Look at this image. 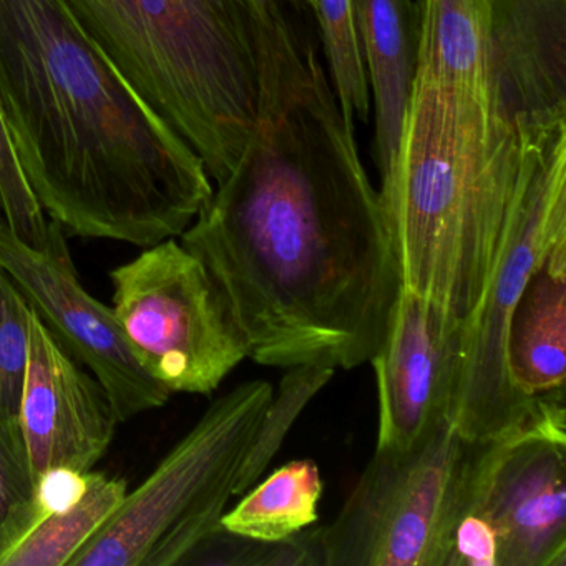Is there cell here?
<instances>
[{"label": "cell", "mask_w": 566, "mask_h": 566, "mask_svg": "<svg viewBox=\"0 0 566 566\" xmlns=\"http://www.w3.org/2000/svg\"><path fill=\"white\" fill-rule=\"evenodd\" d=\"M314 19L319 25L329 81L340 114L350 130L354 120L367 124L370 91L359 35V0H314Z\"/></svg>", "instance_id": "18"}, {"label": "cell", "mask_w": 566, "mask_h": 566, "mask_svg": "<svg viewBox=\"0 0 566 566\" xmlns=\"http://www.w3.org/2000/svg\"><path fill=\"white\" fill-rule=\"evenodd\" d=\"M254 28L258 64L303 51L313 41L314 0H244Z\"/></svg>", "instance_id": "23"}, {"label": "cell", "mask_w": 566, "mask_h": 566, "mask_svg": "<svg viewBox=\"0 0 566 566\" xmlns=\"http://www.w3.org/2000/svg\"><path fill=\"white\" fill-rule=\"evenodd\" d=\"M323 480L314 460H293L271 473L231 512L221 525L238 535L281 542L310 528L319 520Z\"/></svg>", "instance_id": "16"}, {"label": "cell", "mask_w": 566, "mask_h": 566, "mask_svg": "<svg viewBox=\"0 0 566 566\" xmlns=\"http://www.w3.org/2000/svg\"><path fill=\"white\" fill-rule=\"evenodd\" d=\"M459 331L400 290L386 339L373 359L379 406L376 450L410 452L450 422Z\"/></svg>", "instance_id": "11"}, {"label": "cell", "mask_w": 566, "mask_h": 566, "mask_svg": "<svg viewBox=\"0 0 566 566\" xmlns=\"http://www.w3.org/2000/svg\"><path fill=\"white\" fill-rule=\"evenodd\" d=\"M314 42L258 92L256 124L180 243L217 284L248 357L356 369L386 339L399 297L379 191Z\"/></svg>", "instance_id": "1"}, {"label": "cell", "mask_w": 566, "mask_h": 566, "mask_svg": "<svg viewBox=\"0 0 566 566\" xmlns=\"http://www.w3.org/2000/svg\"><path fill=\"white\" fill-rule=\"evenodd\" d=\"M118 423L101 380L65 350L32 311L19 429L34 482L52 467L94 470L111 449Z\"/></svg>", "instance_id": "12"}, {"label": "cell", "mask_w": 566, "mask_h": 566, "mask_svg": "<svg viewBox=\"0 0 566 566\" xmlns=\"http://www.w3.org/2000/svg\"><path fill=\"white\" fill-rule=\"evenodd\" d=\"M563 125L413 81L380 203L402 290L439 311L460 344L505 260L539 151Z\"/></svg>", "instance_id": "3"}, {"label": "cell", "mask_w": 566, "mask_h": 566, "mask_svg": "<svg viewBox=\"0 0 566 566\" xmlns=\"http://www.w3.org/2000/svg\"><path fill=\"white\" fill-rule=\"evenodd\" d=\"M138 97L220 184L258 115L254 28L244 0H65Z\"/></svg>", "instance_id": "4"}, {"label": "cell", "mask_w": 566, "mask_h": 566, "mask_svg": "<svg viewBox=\"0 0 566 566\" xmlns=\"http://www.w3.org/2000/svg\"><path fill=\"white\" fill-rule=\"evenodd\" d=\"M0 210H2L6 227L25 247L49 256H71L64 230L49 220L25 181L2 115H0Z\"/></svg>", "instance_id": "21"}, {"label": "cell", "mask_w": 566, "mask_h": 566, "mask_svg": "<svg viewBox=\"0 0 566 566\" xmlns=\"http://www.w3.org/2000/svg\"><path fill=\"white\" fill-rule=\"evenodd\" d=\"M127 493V480L91 470L87 492L78 503L42 520L0 566H69L78 549L117 512Z\"/></svg>", "instance_id": "17"}, {"label": "cell", "mask_w": 566, "mask_h": 566, "mask_svg": "<svg viewBox=\"0 0 566 566\" xmlns=\"http://www.w3.org/2000/svg\"><path fill=\"white\" fill-rule=\"evenodd\" d=\"M417 12L416 82L500 105L492 87L495 0H419Z\"/></svg>", "instance_id": "14"}, {"label": "cell", "mask_w": 566, "mask_h": 566, "mask_svg": "<svg viewBox=\"0 0 566 566\" xmlns=\"http://www.w3.org/2000/svg\"><path fill=\"white\" fill-rule=\"evenodd\" d=\"M180 566H324L319 526L281 542H263L220 525L185 555Z\"/></svg>", "instance_id": "20"}, {"label": "cell", "mask_w": 566, "mask_h": 566, "mask_svg": "<svg viewBox=\"0 0 566 566\" xmlns=\"http://www.w3.org/2000/svg\"><path fill=\"white\" fill-rule=\"evenodd\" d=\"M31 316L32 307L0 268V422L8 426L19 427L31 346Z\"/></svg>", "instance_id": "22"}, {"label": "cell", "mask_w": 566, "mask_h": 566, "mask_svg": "<svg viewBox=\"0 0 566 566\" xmlns=\"http://www.w3.org/2000/svg\"><path fill=\"white\" fill-rule=\"evenodd\" d=\"M333 376L334 369L329 367L297 366L287 369L286 376L281 379L277 392H273L264 410L243 475L237 486V495L247 493L251 486L256 485L258 480L270 467L271 460L283 447L284 439L297 417L317 396V392L329 384Z\"/></svg>", "instance_id": "19"}, {"label": "cell", "mask_w": 566, "mask_h": 566, "mask_svg": "<svg viewBox=\"0 0 566 566\" xmlns=\"http://www.w3.org/2000/svg\"><path fill=\"white\" fill-rule=\"evenodd\" d=\"M559 243H566V125L539 151L505 260L460 344L450 423L470 442L506 432L532 409L510 379L506 331L530 274Z\"/></svg>", "instance_id": "8"}, {"label": "cell", "mask_w": 566, "mask_h": 566, "mask_svg": "<svg viewBox=\"0 0 566 566\" xmlns=\"http://www.w3.org/2000/svg\"><path fill=\"white\" fill-rule=\"evenodd\" d=\"M34 483L21 429L0 422V532L31 499Z\"/></svg>", "instance_id": "24"}, {"label": "cell", "mask_w": 566, "mask_h": 566, "mask_svg": "<svg viewBox=\"0 0 566 566\" xmlns=\"http://www.w3.org/2000/svg\"><path fill=\"white\" fill-rule=\"evenodd\" d=\"M472 442L443 422L419 449L374 452L336 518L324 566H447Z\"/></svg>", "instance_id": "6"}, {"label": "cell", "mask_w": 566, "mask_h": 566, "mask_svg": "<svg viewBox=\"0 0 566 566\" xmlns=\"http://www.w3.org/2000/svg\"><path fill=\"white\" fill-rule=\"evenodd\" d=\"M0 115L65 234L180 238L213 193L197 151L127 84L65 0H0Z\"/></svg>", "instance_id": "2"}, {"label": "cell", "mask_w": 566, "mask_h": 566, "mask_svg": "<svg viewBox=\"0 0 566 566\" xmlns=\"http://www.w3.org/2000/svg\"><path fill=\"white\" fill-rule=\"evenodd\" d=\"M2 223H4V218H2V210H0V224H2Z\"/></svg>", "instance_id": "25"}, {"label": "cell", "mask_w": 566, "mask_h": 566, "mask_svg": "<svg viewBox=\"0 0 566 566\" xmlns=\"http://www.w3.org/2000/svg\"><path fill=\"white\" fill-rule=\"evenodd\" d=\"M273 392L251 380L214 400L69 566H180L221 525Z\"/></svg>", "instance_id": "5"}, {"label": "cell", "mask_w": 566, "mask_h": 566, "mask_svg": "<svg viewBox=\"0 0 566 566\" xmlns=\"http://www.w3.org/2000/svg\"><path fill=\"white\" fill-rule=\"evenodd\" d=\"M565 475V396L539 397L522 422L472 442L460 516L492 526L500 566H566Z\"/></svg>", "instance_id": "9"}, {"label": "cell", "mask_w": 566, "mask_h": 566, "mask_svg": "<svg viewBox=\"0 0 566 566\" xmlns=\"http://www.w3.org/2000/svg\"><path fill=\"white\" fill-rule=\"evenodd\" d=\"M359 35L376 111L374 160L386 177L399 147L419 59L413 0H359Z\"/></svg>", "instance_id": "15"}, {"label": "cell", "mask_w": 566, "mask_h": 566, "mask_svg": "<svg viewBox=\"0 0 566 566\" xmlns=\"http://www.w3.org/2000/svg\"><path fill=\"white\" fill-rule=\"evenodd\" d=\"M112 310L142 366L171 394L214 392L248 357L217 284L177 238L108 274Z\"/></svg>", "instance_id": "7"}, {"label": "cell", "mask_w": 566, "mask_h": 566, "mask_svg": "<svg viewBox=\"0 0 566 566\" xmlns=\"http://www.w3.org/2000/svg\"><path fill=\"white\" fill-rule=\"evenodd\" d=\"M0 268L55 339L101 380L120 422L170 400V390L135 356L112 306L82 286L72 258L31 250L2 223Z\"/></svg>", "instance_id": "10"}, {"label": "cell", "mask_w": 566, "mask_h": 566, "mask_svg": "<svg viewBox=\"0 0 566 566\" xmlns=\"http://www.w3.org/2000/svg\"><path fill=\"white\" fill-rule=\"evenodd\" d=\"M506 363L525 399L565 396L566 243L543 258L513 303Z\"/></svg>", "instance_id": "13"}]
</instances>
